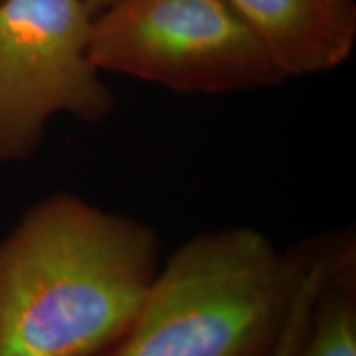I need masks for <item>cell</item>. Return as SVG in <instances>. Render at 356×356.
Returning a JSON list of instances; mask_svg holds the SVG:
<instances>
[{
    "instance_id": "obj_1",
    "label": "cell",
    "mask_w": 356,
    "mask_h": 356,
    "mask_svg": "<svg viewBox=\"0 0 356 356\" xmlns=\"http://www.w3.org/2000/svg\"><path fill=\"white\" fill-rule=\"evenodd\" d=\"M162 262L139 218L68 191L40 200L0 239V356H109Z\"/></svg>"
},
{
    "instance_id": "obj_2",
    "label": "cell",
    "mask_w": 356,
    "mask_h": 356,
    "mask_svg": "<svg viewBox=\"0 0 356 356\" xmlns=\"http://www.w3.org/2000/svg\"><path fill=\"white\" fill-rule=\"evenodd\" d=\"M310 241L287 251L249 226L211 229L160 266L131 332L109 356H274Z\"/></svg>"
},
{
    "instance_id": "obj_3",
    "label": "cell",
    "mask_w": 356,
    "mask_h": 356,
    "mask_svg": "<svg viewBox=\"0 0 356 356\" xmlns=\"http://www.w3.org/2000/svg\"><path fill=\"white\" fill-rule=\"evenodd\" d=\"M101 73L180 95H228L286 81L226 0H115L92 17Z\"/></svg>"
},
{
    "instance_id": "obj_4",
    "label": "cell",
    "mask_w": 356,
    "mask_h": 356,
    "mask_svg": "<svg viewBox=\"0 0 356 356\" xmlns=\"http://www.w3.org/2000/svg\"><path fill=\"white\" fill-rule=\"evenodd\" d=\"M91 24L83 0H0V162L32 157L55 115L96 124L114 113L89 58Z\"/></svg>"
},
{
    "instance_id": "obj_5",
    "label": "cell",
    "mask_w": 356,
    "mask_h": 356,
    "mask_svg": "<svg viewBox=\"0 0 356 356\" xmlns=\"http://www.w3.org/2000/svg\"><path fill=\"white\" fill-rule=\"evenodd\" d=\"M284 79L340 68L356 43V0H226Z\"/></svg>"
},
{
    "instance_id": "obj_6",
    "label": "cell",
    "mask_w": 356,
    "mask_h": 356,
    "mask_svg": "<svg viewBox=\"0 0 356 356\" xmlns=\"http://www.w3.org/2000/svg\"><path fill=\"white\" fill-rule=\"evenodd\" d=\"M291 356H356V236L337 231Z\"/></svg>"
},
{
    "instance_id": "obj_7",
    "label": "cell",
    "mask_w": 356,
    "mask_h": 356,
    "mask_svg": "<svg viewBox=\"0 0 356 356\" xmlns=\"http://www.w3.org/2000/svg\"><path fill=\"white\" fill-rule=\"evenodd\" d=\"M328 261V249L323 246H315L310 251L309 261H307L305 274L302 279L299 293H297L296 305H293L292 315L289 318L286 333H284L282 341H280L277 351L274 356H291L293 346H296L299 335L304 327L307 314H309L312 299H314V293L317 291V286L322 279L323 269L327 266Z\"/></svg>"
},
{
    "instance_id": "obj_8",
    "label": "cell",
    "mask_w": 356,
    "mask_h": 356,
    "mask_svg": "<svg viewBox=\"0 0 356 356\" xmlns=\"http://www.w3.org/2000/svg\"><path fill=\"white\" fill-rule=\"evenodd\" d=\"M113 2H115V0H83V3L88 7V10L92 13V17L101 13L104 8H108Z\"/></svg>"
}]
</instances>
